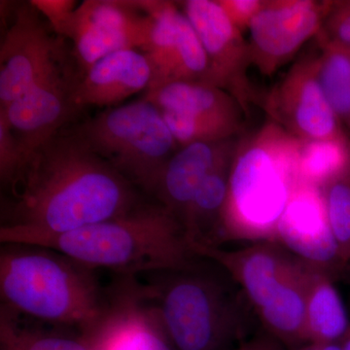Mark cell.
<instances>
[{
	"mask_svg": "<svg viewBox=\"0 0 350 350\" xmlns=\"http://www.w3.org/2000/svg\"><path fill=\"white\" fill-rule=\"evenodd\" d=\"M15 200L0 227V243L75 231L144 204L139 189L72 131L38 149L14 184Z\"/></svg>",
	"mask_w": 350,
	"mask_h": 350,
	"instance_id": "6da1fadb",
	"label": "cell"
},
{
	"mask_svg": "<svg viewBox=\"0 0 350 350\" xmlns=\"http://www.w3.org/2000/svg\"><path fill=\"white\" fill-rule=\"evenodd\" d=\"M131 276L133 294L174 350H231L250 330L247 301L219 265L200 257L187 268Z\"/></svg>",
	"mask_w": 350,
	"mask_h": 350,
	"instance_id": "7a4b0ae2",
	"label": "cell"
},
{
	"mask_svg": "<svg viewBox=\"0 0 350 350\" xmlns=\"http://www.w3.org/2000/svg\"><path fill=\"white\" fill-rule=\"evenodd\" d=\"M1 306L59 328L96 334L117 310L116 289L101 286L96 269L31 244H1Z\"/></svg>",
	"mask_w": 350,
	"mask_h": 350,
	"instance_id": "3957f363",
	"label": "cell"
},
{
	"mask_svg": "<svg viewBox=\"0 0 350 350\" xmlns=\"http://www.w3.org/2000/svg\"><path fill=\"white\" fill-rule=\"evenodd\" d=\"M21 244L42 246L120 276L187 268L200 256L180 220L160 202H144L130 213L61 234L33 237Z\"/></svg>",
	"mask_w": 350,
	"mask_h": 350,
	"instance_id": "277c9868",
	"label": "cell"
},
{
	"mask_svg": "<svg viewBox=\"0 0 350 350\" xmlns=\"http://www.w3.org/2000/svg\"><path fill=\"white\" fill-rule=\"evenodd\" d=\"M303 140L276 124L248 140L230 165L222 243L275 241L276 228L299 178Z\"/></svg>",
	"mask_w": 350,
	"mask_h": 350,
	"instance_id": "5b68a950",
	"label": "cell"
},
{
	"mask_svg": "<svg viewBox=\"0 0 350 350\" xmlns=\"http://www.w3.org/2000/svg\"><path fill=\"white\" fill-rule=\"evenodd\" d=\"M193 250L227 271L267 333L293 349L308 344L306 304L317 271L275 241L239 250L199 246Z\"/></svg>",
	"mask_w": 350,
	"mask_h": 350,
	"instance_id": "8992f818",
	"label": "cell"
},
{
	"mask_svg": "<svg viewBox=\"0 0 350 350\" xmlns=\"http://www.w3.org/2000/svg\"><path fill=\"white\" fill-rule=\"evenodd\" d=\"M71 131L135 187L150 196L178 144L159 108L144 98L108 108Z\"/></svg>",
	"mask_w": 350,
	"mask_h": 350,
	"instance_id": "52a82bcc",
	"label": "cell"
},
{
	"mask_svg": "<svg viewBox=\"0 0 350 350\" xmlns=\"http://www.w3.org/2000/svg\"><path fill=\"white\" fill-rule=\"evenodd\" d=\"M137 4L150 18L148 39L142 50L153 68L148 90L170 82L209 84L208 57L183 11L170 1L140 0Z\"/></svg>",
	"mask_w": 350,
	"mask_h": 350,
	"instance_id": "ba28073f",
	"label": "cell"
},
{
	"mask_svg": "<svg viewBox=\"0 0 350 350\" xmlns=\"http://www.w3.org/2000/svg\"><path fill=\"white\" fill-rule=\"evenodd\" d=\"M150 18L137 1L86 0L76 7L66 38L86 72L98 59L117 51L144 50Z\"/></svg>",
	"mask_w": 350,
	"mask_h": 350,
	"instance_id": "9c48e42d",
	"label": "cell"
},
{
	"mask_svg": "<svg viewBox=\"0 0 350 350\" xmlns=\"http://www.w3.org/2000/svg\"><path fill=\"white\" fill-rule=\"evenodd\" d=\"M332 2L312 0L264 1L251 21L250 62L271 75L312 36L319 34Z\"/></svg>",
	"mask_w": 350,
	"mask_h": 350,
	"instance_id": "30bf717a",
	"label": "cell"
},
{
	"mask_svg": "<svg viewBox=\"0 0 350 350\" xmlns=\"http://www.w3.org/2000/svg\"><path fill=\"white\" fill-rule=\"evenodd\" d=\"M275 243L333 280L349 267L332 232L323 193L308 184L301 183L290 196Z\"/></svg>",
	"mask_w": 350,
	"mask_h": 350,
	"instance_id": "8fae6325",
	"label": "cell"
},
{
	"mask_svg": "<svg viewBox=\"0 0 350 350\" xmlns=\"http://www.w3.org/2000/svg\"><path fill=\"white\" fill-rule=\"evenodd\" d=\"M59 45L31 2L16 10L0 44V109L8 107L61 63Z\"/></svg>",
	"mask_w": 350,
	"mask_h": 350,
	"instance_id": "7c38bea8",
	"label": "cell"
},
{
	"mask_svg": "<svg viewBox=\"0 0 350 350\" xmlns=\"http://www.w3.org/2000/svg\"><path fill=\"white\" fill-rule=\"evenodd\" d=\"M77 81L61 62L8 107L0 109L27 163L79 110L72 98Z\"/></svg>",
	"mask_w": 350,
	"mask_h": 350,
	"instance_id": "4fadbf2b",
	"label": "cell"
},
{
	"mask_svg": "<svg viewBox=\"0 0 350 350\" xmlns=\"http://www.w3.org/2000/svg\"><path fill=\"white\" fill-rule=\"evenodd\" d=\"M271 107L288 133L299 139L347 140L320 86L315 59L291 69L273 94Z\"/></svg>",
	"mask_w": 350,
	"mask_h": 350,
	"instance_id": "5bb4252c",
	"label": "cell"
},
{
	"mask_svg": "<svg viewBox=\"0 0 350 350\" xmlns=\"http://www.w3.org/2000/svg\"><path fill=\"white\" fill-rule=\"evenodd\" d=\"M182 11L194 27L208 57L209 84L231 87L238 94L243 69L250 62L247 44L218 1L187 0Z\"/></svg>",
	"mask_w": 350,
	"mask_h": 350,
	"instance_id": "9a60e30c",
	"label": "cell"
},
{
	"mask_svg": "<svg viewBox=\"0 0 350 350\" xmlns=\"http://www.w3.org/2000/svg\"><path fill=\"white\" fill-rule=\"evenodd\" d=\"M153 68L148 57L135 49L117 51L98 59L76 83V107H111L129 96L148 90Z\"/></svg>",
	"mask_w": 350,
	"mask_h": 350,
	"instance_id": "2e32d148",
	"label": "cell"
},
{
	"mask_svg": "<svg viewBox=\"0 0 350 350\" xmlns=\"http://www.w3.org/2000/svg\"><path fill=\"white\" fill-rule=\"evenodd\" d=\"M223 144V142H199L182 146L165 165L153 196L182 225L200 184L227 161Z\"/></svg>",
	"mask_w": 350,
	"mask_h": 350,
	"instance_id": "e0dca14e",
	"label": "cell"
},
{
	"mask_svg": "<svg viewBox=\"0 0 350 350\" xmlns=\"http://www.w3.org/2000/svg\"><path fill=\"white\" fill-rule=\"evenodd\" d=\"M100 350H174L153 314L120 283L118 306L98 333Z\"/></svg>",
	"mask_w": 350,
	"mask_h": 350,
	"instance_id": "ac0fdd59",
	"label": "cell"
},
{
	"mask_svg": "<svg viewBox=\"0 0 350 350\" xmlns=\"http://www.w3.org/2000/svg\"><path fill=\"white\" fill-rule=\"evenodd\" d=\"M144 100L172 110L239 124L238 103L221 88L200 82H170L146 91Z\"/></svg>",
	"mask_w": 350,
	"mask_h": 350,
	"instance_id": "d6986e66",
	"label": "cell"
},
{
	"mask_svg": "<svg viewBox=\"0 0 350 350\" xmlns=\"http://www.w3.org/2000/svg\"><path fill=\"white\" fill-rule=\"evenodd\" d=\"M0 350H100V345L98 333L27 325L18 313L0 306Z\"/></svg>",
	"mask_w": 350,
	"mask_h": 350,
	"instance_id": "ffe728a7",
	"label": "cell"
},
{
	"mask_svg": "<svg viewBox=\"0 0 350 350\" xmlns=\"http://www.w3.org/2000/svg\"><path fill=\"white\" fill-rule=\"evenodd\" d=\"M349 328V313L333 280L317 271L306 304V340L314 344L340 342Z\"/></svg>",
	"mask_w": 350,
	"mask_h": 350,
	"instance_id": "44dd1931",
	"label": "cell"
},
{
	"mask_svg": "<svg viewBox=\"0 0 350 350\" xmlns=\"http://www.w3.org/2000/svg\"><path fill=\"white\" fill-rule=\"evenodd\" d=\"M350 165L347 140H303L299 154L301 183L322 189Z\"/></svg>",
	"mask_w": 350,
	"mask_h": 350,
	"instance_id": "7402d4cb",
	"label": "cell"
},
{
	"mask_svg": "<svg viewBox=\"0 0 350 350\" xmlns=\"http://www.w3.org/2000/svg\"><path fill=\"white\" fill-rule=\"evenodd\" d=\"M320 86L340 123L350 129V49L322 43L315 59Z\"/></svg>",
	"mask_w": 350,
	"mask_h": 350,
	"instance_id": "603a6c76",
	"label": "cell"
},
{
	"mask_svg": "<svg viewBox=\"0 0 350 350\" xmlns=\"http://www.w3.org/2000/svg\"><path fill=\"white\" fill-rule=\"evenodd\" d=\"M160 111L177 144L182 146L199 142H222L239 129V124L232 122L194 116L172 110Z\"/></svg>",
	"mask_w": 350,
	"mask_h": 350,
	"instance_id": "cb8c5ba5",
	"label": "cell"
},
{
	"mask_svg": "<svg viewBox=\"0 0 350 350\" xmlns=\"http://www.w3.org/2000/svg\"><path fill=\"white\" fill-rule=\"evenodd\" d=\"M321 190L332 232L350 265V165Z\"/></svg>",
	"mask_w": 350,
	"mask_h": 350,
	"instance_id": "d4e9b609",
	"label": "cell"
},
{
	"mask_svg": "<svg viewBox=\"0 0 350 350\" xmlns=\"http://www.w3.org/2000/svg\"><path fill=\"white\" fill-rule=\"evenodd\" d=\"M25 163V154L17 137L3 115L0 114V179L2 185L13 187L22 174Z\"/></svg>",
	"mask_w": 350,
	"mask_h": 350,
	"instance_id": "484cf974",
	"label": "cell"
},
{
	"mask_svg": "<svg viewBox=\"0 0 350 350\" xmlns=\"http://www.w3.org/2000/svg\"><path fill=\"white\" fill-rule=\"evenodd\" d=\"M319 34L321 43L350 49V0L332 2Z\"/></svg>",
	"mask_w": 350,
	"mask_h": 350,
	"instance_id": "4316f807",
	"label": "cell"
},
{
	"mask_svg": "<svg viewBox=\"0 0 350 350\" xmlns=\"http://www.w3.org/2000/svg\"><path fill=\"white\" fill-rule=\"evenodd\" d=\"M31 5L49 21L59 36H66L69 23L76 9L73 0H32Z\"/></svg>",
	"mask_w": 350,
	"mask_h": 350,
	"instance_id": "83f0119b",
	"label": "cell"
},
{
	"mask_svg": "<svg viewBox=\"0 0 350 350\" xmlns=\"http://www.w3.org/2000/svg\"><path fill=\"white\" fill-rule=\"evenodd\" d=\"M218 2L241 31L248 29L251 21L264 3L260 0H220Z\"/></svg>",
	"mask_w": 350,
	"mask_h": 350,
	"instance_id": "f1b7e54d",
	"label": "cell"
},
{
	"mask_svg": "<svg viewBox=\"0 0 350 350\" xmlns=\"http://www.w3.org/2000/svg\"><path fill=\"white\" fill-rule=\"evenodd\" d=\"M231 350H285V347L280 340L265 332L246 338Z\"/></svg>",
	"mask_w": 350,
	"mask_h": 350,
	"instance_id": "f546056e",
	"label": "cell"
},
{
	"mask_svg": "<svg viewBox=\"0 0 350 350\" xmlns=\"http://www.w3.org/2000/svg\"><path fill=\"white\" fill-rule=\"evenodd\" d=\"M294 350H321V345L308 342V344L301 345V347H297Z\"/></svg>",
	"mask_w": 350,
	"mask_h": 350,
	"instance_id": "4dcf8cb0",
	"label": "cell"
},
{
	"mask_svg": "<svg viewBox=\"0 0 350 350\" xmlns=\"http://www.w3.org/2000/svg\"><path fill=\"white\" fill-rule=\"evenodd\" d=\"M342 350H350V328L342 340Z\"/></svg>",
	"mask_w": 350,
	"mask_h": 350,
	"instance_id": "1f68e13d",
	"label": "cell"
}]
</instances>
